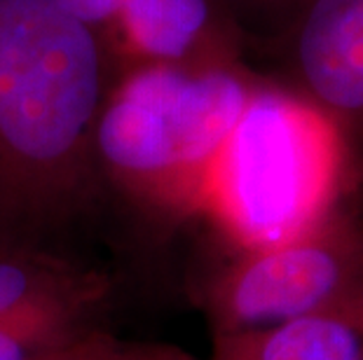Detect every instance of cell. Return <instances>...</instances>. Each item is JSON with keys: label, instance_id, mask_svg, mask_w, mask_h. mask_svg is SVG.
<instances>
[{"label": "cell", "instance_id": "cell-7", "mask_svg": "<svg viewBox=\"0 0 363 360\" xmlns=\"http://www.w3.org/2000/svg\"><path fill=\"white\" fill-rule=\"evenodd\" d=\"M218 360H363V295L260 327L213 337Z\"/></svg>", "mask_w": 363, "mask_h": 360}, {"label": "cell", "instance_id": "cell-9", "mask_svg": "<svg viewBox=\"0 0 363 360\" xmlns=\"http://www.w3.org/2000/svg\"><path fill=\"white\" fill-rule=\"evenodd\" d=\"M48 3L87 28L113 59L129 21L141 10L143 0H48Z\"/></svg>", "mask_w": 363, "mask_h": 360}, {"label": "cell", "instance_id": "cell-2", "mask_svg": "<svg viewBox=\"0 0 363 360\" xmlns=\"http://www.w3.org/2000/svg\"><path fill=\"white\" fill-rule=\"evenodd\" d=\"M262 80L249 61L120 73L94 129L99 185L160 218L204 211L216 162Z\"/></svg>", "mask_w": 363, "mask_h": 360}, {"label": "cell", "instance_id": "cell-12", "mask_svg": "<svg viewBox=\"0 0 363 360\" xmlns=\"http://www.w3.org/2000/svg\"><path fill=\"white\" fill-rule=\"evenodd\" d=\"M211 360H218V358H211Z\"/></svg>", "mask_w": 363, "mask_h": 360}, {"label": "cell", "instance_id": "cell-6", "mask_svg": "<svg viewBox=\"0 0 363 360\" xmlns=\"http://www.w3.org/2000/svg\"><path fill=\"white\" fill-rule=\"evenodd\" d=\"M108 290L101 274L66 257L0 246V327L82 335L91 330Z\"/></svg>", "mask_w": 363, "mask_h": 360}, {"label": "cell", "instance_id": "cell-1", "mask_svg": "<svg viewBox=\"0 0 363 360\" xmlns=\"http://www.w3.org/2000/svg\"><path fill=\"white\" fill-rule=\"evenodd\" d=\"M115 78L104 45L48 0H0V234L96 197L94 129Z\"/></svg>", "mask_w": 363, "mask_h": 360}, {"label": "cell", "instance_id": "cell-5", "mask_svg": "<svg viewBox=\"0 0 363 360\" xmlns=\"http://www.w3.org/2000/svg\"><path fill=\"white\" fill-rule=\"evenodd\" d=\"M284 80L333 127L342 180L363 173V0H303L277 28Z\"/></svg>", "mask_w": 363, "mask_h": 360}, {"label": "cell", "instance_id": "cell-13", "mask_svg": "<svg viewBox=\"0 0 363 360\" xmlns=\"http://www.w3.org/2000/svg\"><path fill=\"white\" fill-rule=\"evenodd\" d=\"M38 360H40V358H38Z\"/></svg>", "mask_w": 363, "mask_h": 360}, {"label": "cell", "instance_id": "cell-10", "mask_svg": "<svg viewBox=\"0 0 363 360\" xmlns=\"http://www.w3.org/2000/svg\"><path fill=\"white\" fill-rule=\"evenodd\" d=\"M223 3H225L230 7V12L235 14L239 26H242V19H244L246 10H251V12H272V14L279 17V26H281L284 21L291 17V12L296 10L300 3H303V0H223ZM279 26H277V28H279ZM249 40H251V37H249Z\"/></svg>", "mask_w": 363, "mask_h": 360}, {"label": "cell", "instance_id": "cell-11", "mask_svg": "<svg viewBox=\"0 0 363 360\" xmlns=\"http://www.w3.org/2000/svg\"><path fill=\"white\" fill-rule=\"evenodd\" d=\"M352 185H359L357 190L363 194V175H359V178H354V180H352Z\"/></svg>", "mask_w": 363, "mask_h": 360}, {"label": "cell", "instance_id": "cell-8", "mask_svg": "<svg viewBox=\"0 0 363 360\" xmlns=\"http://www.w3.org/2000/svg\"><path fill=\"white\" fill-rule=\"evenodd\" d=\"M40 360H195L172 344L127 342L101 330H89L78 339L50 351Z\"/></svg>", "mask_w": 363, "mask_h": 360}, {"label": "cell", "instance_id": "cell-3", "mask_svg": "<svg viewBox=\"0 0 363 360\" xmlns=\"http://www.w3.org/2000/svg\"><path fill=\"white\" fill-rule=\"evenodd\" d=\"M342 187V148L305 98L265 78L216 162L204 211L244 248L298 236Z\"/></svg>", "mask_w": 363, "mask_h": 360}, {"label": "cell", "instance_id": "cell-4", "mask_svg": "<svg viewBox=\"0 0 363 360\" xmlns=\"http://www.w3.org/2000/svg\"><path fill=\"white\" fill-rule=\"evenodd\" d=\"M363 295V202L340 187L298 236L244 248L204 286L213 337L260 330Z\"/></svg>", "mask_w": 363, "mask_h": 360}]
</instances>
